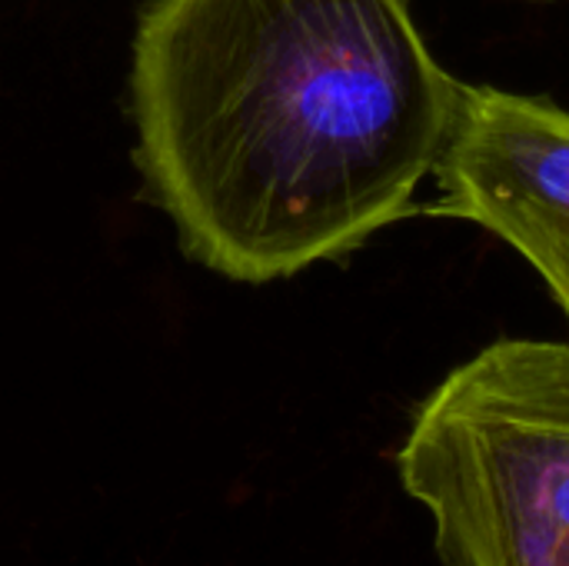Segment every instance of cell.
Instances as JSON below:
<instances>
[{"mask_svg":"<svg viewBox=\"0 0 569 566\" xmlns=\"http://www.w3.org/2000/svg\"><path fill=\"white\" fill-rule=\"evenodd\" d=\"M460 87L410 0H147L130 57L140 193L203 270L287 280L413 210Z\"/></svg>","mask_w":569,"mask_h":566,"instance_id":"1","label":"cell"},{"mask_svg":"<svg viewBox=\"0 0 569 566\" xmlns=\"http://www.w3.org/2000/svg\"><path fill=\"white\" fill-rule=\"evenodd\" d=\"M397 470L447 566H569V344L497 340L450 370Z\"/></svg>","mask_w":569,"mask_h":566,"instance_id":"2","label":"cell"},{"mask_svg":"<svg viewBox=\"0 0 569 566\" xmlns=\"http://www.w3.org/2000/svg\"><path fill=\"white\" fill-rule=\"evenodd\" d=\"M430 214L477 224L543 277L569 320V107L500 87H460Z\"/></svg>","mask_w":569,"mask_h":566,"instance_id":"3","label":"cell"}]
</instances>
